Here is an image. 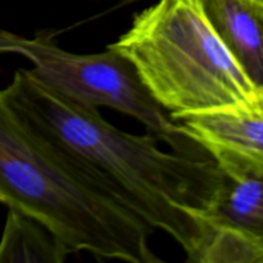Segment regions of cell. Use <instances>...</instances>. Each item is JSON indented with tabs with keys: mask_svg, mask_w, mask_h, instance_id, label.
I'll return each mask as SVG.
<instances>
[{
	"mask_svg": "<svg viewBox=\"0 0 263 263\" xmlns=\"http://www.w3.org/2000/svg\"><path fill=\"white\" fill-rule=\"evenodd\" d=\"M3 92L39 130L104 174L130 210L171 236L187 262H195L203 239L195 217L213 207L225 184L212 159L161 151L153 134L115 127L99 110L57 94L28 69H17Z\"/></svg>",
	"mask_w": 263,
	"mask_h": 263,
	"instance_id": "cell-1",
	"label": "cell"
},
{
	"mask_svg": "<svg viewBox=\"0 0 263 263\" xmlns=\"http://www.w3.org/2000/svg\"><path fill=\"white\" fill-rule=\"evenodd\" d=\"M0 203L48 229L69 253L159 263L154 229L109 179L39 130L0 90Z\"/></svg>",
	"mask_w": 263,
	"mask_h": 263,
	"instance_id": "cell-2",
	"label": "cell"
},
{
	"mask_svg": "<svg viewBox=\"0 0 263 263\" xmlns=\"http://www.w3.org/2000/svg\"><path fill=\"white\" fill-rule=\"evenodd\" d=\"M107 48L133 64L171 118L263 102V89L226 49L199 0H158Z\"/></svg>",
	"mask_w": 263,
	"mask_h": 263,
	"instance_id": "cell-3",
	"label": "cell"
},
{
	"mask_svg": "<svg viewBox=\"0 0 263 263\" xmlns=\"http://www.w3.org/2000/svg\"><path fill=\"white\" fill-rule=\"evenodd\" d=\"M0 53H17L32 63L28 69L43 85L86 108L108 107L145 126L174 152L208 159L199 145L184 136L177 122L153 99L133 64L113 49L98 54H74L59 48L53 36L39 32L26 39L4 31Z\"/></svg>",
	"mask_w": 263,
	"mask_h": 263,
	"instance_id": "cell-4",
	"label": "cell"
},
{
	"mask_svg": "<svg viewBox=\"0 0 263 263\" xmlns=\"http://www.w3.org/2000/svg\"><path fill=\"white\" fill-rule=\"evenodd\" d=\"M226 177L263 175V102L172 118Z\"/></svg>",
	"mask_w": 263,
	"mask_h": 263,
	"instance_id": "cell-5",
	"label": "cell"
},
{
	"mask_svg": "<svg viewBox=\"0 0 263 263\" xmlns=\"http://www.w3.org/2000/svg\"><path fill=\"white\" fill-rule=\"evenodd\" d=\"M205 17L247 76L263 89V0H199Z\"/></svg>",
	"mask_w": 263,
	"mask_h": 263,
	"instance_id": "cell-6",
	"label": "cell"
},
{
	"mask_svg": "<svg viewBox=\"0 0 263 263\" xmlns=\"http://www.w3.org/2000/svg\"><path fill=\"white\" fill-rule=\"evenodd\" d=\"M69 251L40 222L22 212L8 208L0 239V263H62Z\"/></svg>",
	"mask_w": 263,
	"mask_h": 263,
	"instance_id": "cell-7",
	"label": "cell"
},
{
	"mask_svg": "<svg viewBox=\"0 0 263 263\" xmlns=\"http://www.w3.org/2000/svg\"><path fill=\"white\" fill-rule=\"evenodd\" d=\"M263 175L226 177L208 217L263 236Z\"/></svg>",
	"mask_w": 263,
	"mask_h": 263,
	"instance_id": "cell-8",
	"label": "cell"
},
{
	"mask_svg": "<svg viewBox=\"0 0 263 263\" xmlns=\"http://www.w3.org/2000/svg\"><path fill=\"white\" fill-rule=\"evenodd\" d=\"M203 240L195 263H262L263 236L198 216Z\"/></svg>",
	"mask_w": 263,
	"mask_h": 263,
	"instance_id": "cell-9",
	"label": "cell"
},
{
	"mask_svg": "<svg viewBox=\"0 0 263 263\" xmlns=\"http://www.w3.org/2000/svg\"><path fill=\"white\" fill-rule=\"evenodd\" d=\"M135 2H139V0H122V2L120 3V5H118V7H125V5L131 4V3H135Z\"/></svg>",
	"mask_w": 263,
	"mask_h": 263,
	"instance_id": "cell-10",
	"label": "cell"
},
{
	"mask_svg": "<svg viewBox=\"0 0 263 263\" xmlns=\"http://www.w3.org/2000/svg\"><path fill=\"white\" fill-rule=\"evenodd\" d=\"M3 32H4V31L0 30V41H2V35H3Z\"/></svg>",
	"mask_w": 263,
	"mask_h": 263,
	"instance_id": "cell-11",
	"label": "cell"
}]
</instances>
